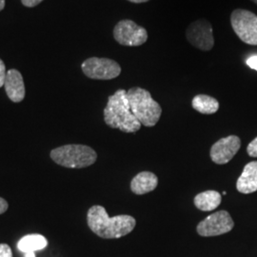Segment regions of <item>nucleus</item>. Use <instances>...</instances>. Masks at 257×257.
<instances>
[{"mask_svg":"<svg viewBox=\"0 0 257 257\" xmlns=\"http://www.w3.org/2000/svg\"><path fill=\"white\" fill-rule=\"evenodd\" d=\"M234 226L233 220L228 211H216L207 216L197 225V233L204 237L217 236L230 232Z\"/></svg>","mask_w":257,"mask_h":257,"instance_id":"obj_8","label":"nucleus"},{"mask_svg":"<svg viewBox=\"0 0 257 257\" xmlns=\"http://www.w3.org/2000/svg\"><path fill=\"white\" fill-rule=\"evenodd\" d=\"M81 68L87 77L97 80H110L121 74L120 65L109 58H88L83 62Z\"/></svg>","mask_w":257,"mask_h":257,"instance_id":"obj_6","label":"nucleus"},{"mask_svg":"<svg viewBox=\"0 0 257 257\" xmlns=\"http://www.w3.org/2000/svg\"><path fill=\"white\" fill-rule=\"evenodd\" d=\"M25 257H36V253L34 251H31V252H26L24 253Z\"/></svg>","mask_w":257,"mask_h":257,"instance_id":"obj_24","label":"nucleus"},{"mask_svg":"<svg viewBox=\"0 0 257 257\" xmlns=\"http://www.w3.org/2000/svg\"><path fill=\"white\" fill-rule=\"evenodd\" d=\"M5 7V0H0V11L4 9Z\"/></svg>","mask_w":257,"mask_h":257,"instance_id":"obj_25","label":"nucleus"},{"mask_svg":"<svg viewBox=\"0 0 257 257\" xmlns=\"http://www.w3.org/2000/svg\"><path fill=\"white\" fill-rule=\"evenodd\" d=\"M246 63H247V65H248L249 68H251V69L257 71V55L250 56L249 58L247 59V62H246Z\"/></svg>","mask_w":257,"mask_h":257,"instance_id":"obj_21","label":"nucleus"},{"mask_svg":"<svg viewBox=\"0 0 257 257\" xmlns=\"http://www.w3.org/2000/svg\"><path fill=\"white\" fill-rule=\"evenodd\" d=\"M230 24L236 36L246 44L257 45V16L248 10H234Z\"/></svg>","mask_w":257,"mask_h":257,"instance_id":"obj_5","label":"nucleus"},{"mask_svg":"<svg viewBox=\"0 0 257 257\" xmlns=\"http://www.w3.org/2000/svg\"><path fill=\"white\" fill-rule=\"evenodd\" d=\"M251 1H252V2H254L255 4H257V0H251Z\"/></svg>","mask_w":257,"mask_h":257,"instance_id":"obj_26","label":"nucleus"},{"mask_svg":"<svg viewBox=\"0 0 257 257\" xmlns=\"http://www.w3.org/2000/svg\"><path fill=\"white\" fill-rule=\"evenodd\" d=\"M247 153L250 157H257V138H254L247 147Z\"/></svg>","mask_w":257,"mask_h":257,"instance_id":"obj_17","label":"nucleus"},{"mask_svg":"<svg viewBox=\"0 0 257 257\" xmlns=\"http://www.w3.org/2000/svg\"><path fill=\"white\" fill-rule=\"evenodd\" d=\"M48 246L46 237L41 234H28L20 239L18 243V248L20 251L26 253L31 251L41 250Z\"/></svg>","mask_w":257,"mask_h":257,"instance_id":"obj_15","label":"nucleus"},{"mask_svg":"<svg viewBox=\"0 0 257 257\" xmlns=\"http://www.w3.org/2000/svg\"><path fill=\"white\" fill-rule=\"evenodd\" d=\"M193 109L202 114H213L219 109V102L207 94H197L193 98Z\"/></svg>","mask_w":257,"mask_h":257,"instance_id":"obj_16","label":"nucleus"},{"mask_svg":"<svg viewBox=\"0 0 257 257\" xmlns=\"http://www.w3.org/2000/svg\"><path fill=\"white\" fill-rule=\"evenodd\" d=\"M158 185V178L154 173L141 172L136 175L131 182L132 192L138 195L151 193L156 190Z\"/></svg>","mask_w":257,"mask_h":257,"instance_id":"obj_13","label":"nucleus"},{"mask_svg":"<svg viewBox=\"0 0 257 257\" xmlns=\"http://www.w3.org/2000/svg\"><path fill=\"white\" fill-rule=\"evenodd\" d=\"M241 146L240 138L236 136H230L221 138L216 143L212 145L211 149V160L215 164L224 165L229 163L237 154Z\"/></svg>","mask_w":257,"mask_h":257,"instance_id":"obj_10","label":"nucleus"},{"mask_svg":"<svg viewBox=\"0 0 257 257\" xmlns=\"http://www.w3.org/2000/svg\"><path fill=\"white\" fill-rule=\"evenodd\" d=\"M236 189L239 193H251L257 191V161L249 162L244 167V170L236 182Z\"/></svg>","mask_w":257,"mask_h":257,"instance_id":"obj_12","label":"nucleus"},{"mask_svg":"<svg viewBox=\"0 0 257 257\" xmlns=\"http://www.w3.org/2000/svg\"><path fill=\"white\" fill-rule=\"evenodd\" d=\"M5 91L10 99L15 103L21 102L25 97V85L22 74L18 70L11 69L6 74Z\"/></svg>","mask_w":257,"mask_h":257,"instance_id":"obj_11","label":"nucleus"},{"mask_svg":"<svg viewBox=\"0 0 257 257\" xmlns=\"http://www.w3.org/2000/svg\"><path fill=\"white\" fill-rule=\"evenodd\" d=\"M128 1L132 2V3L139 4V3H145V2H148V1H150V0H128Z\"/></svg>","mask_w":257,"mask_h":257,"instance_id":"obj_23","label":"nucleus"},{"mask_svg":"<svg viewBox=\"0 0 257 257\" xmlns=\"http://www.w3.org/2000/svg\"><path fill=\"white\" fill-rule=\"evenodd\" d=\"M0 257H13V251L9 245L0 244Z\"/></svg>","mask_w":257,"mask_h":257,"instance_id":"obj_18","label":"nucleus"},{"mask_svg":"<svg viewBox=\"0 0 257 257\" xmlns=\"http://www.w3.org/2000/svg\"><path fill=\"white\" fill-rule=\"evenodd\" d=\"M222 201V195L216 191H206L198 193L194 199L193 203L195 207L202 211H214Z\"/></svg>","mask_w":257,"mask_h":257,"instance_id":"obj_14","label":"nucleus"},{"mask_svg":"<svg viewBox=\"0 0 257 257\" xmlns=\"http://www.w3.org/2000/svg\"><path fill=\"white\" fill-rule=\"evenodd\" d=\"M87 223L92 232L104 239L125 236L132 232L137 225L136 219L128 214L110 217L105 208L99 205L92 206L89 209Z\"/></svg>","mask_w":257,"mask_h":257,"instance_id":"obj_1","label":"nucleus"},{"mask_svg":"<svg viewBox=\"0 0 257 257\" xmlns=\"http://www.w3.org/2000/svg\"><path fill=\"white\" fill-rule=\"evenodd\" d=\"M8 208H9L8 202H7L4 198L0 197V214H2V213H4L5 211H7Z\"/></svg>","mask_w":257,"mask_h":257,"instance_id":"obj_22","label":"nucleus"},{"mask_svg":"<svg viewBox=\"0 0 257 257\" xmlns=\"http://www.w3.org/2000/svg\"><path fill=\"white\" fill-rule=\"evenodd\" d=\"M127 98L132 112L141 125L156 126L161 117L162 108L152 97L151 92L140 87H134L127 91Z\"/></svg>","mask_w":257,"mask_h":257,"instance_id":"obj_3","label":"nucleus"},{"mask_svg":"<svg viewBox=\"0 0 257 257\" xmlns=\"http://www.w3.org/2000/svg\"><path fill=\"white\" fill-rule=\"evenodd\" d=\"M43 0H21L22 4L26 7H30V8H33V7H36L39 3H41Z\"/></svg>","mask_w":257,"mask_h":257,"instance_id":"obj_20","label":"nucleus"},{"mask_svg":"<svg viewBox=\"0 0 257 257\" xmlns=\"http://www.w3.org/2000/svg\"><path fill=\"white\" fill-rule=\"evenodd\" d=\"M113 37L120 45L138 47L145 44L148 40V32L135 21L124 19L119 21L113 29Z\"/></svg>","mask_w":257,"mask_h":257,"instance_id":"obj_7","label":"nucleus"},{"mask_svg":"<svg viewBox=\"0 0 257 257\" xmlns=\"http://www.w3.org/2000/svg\"><path fill=\"white\" fill-rule=\"evenodd\" d=\"M104 121L112 128H118L124 133H137L141 128V123L132 112L127 91L120 89L109 96L107 106L104 109Z\"/></svg>","mask_w":257,"mask_h":257,"instance_id":"obj_2","label":"nucleus"},{"mask_svg":"<svg viewBox=\"0 0 257 257\" xmlns=\"http://www.w3.org/2000/svg\"><path fill=\"white\" fill-rule=\"evenodd\" d=\"M6 67L4 62L0 59V88L4 86V83H5V78H6Z\"/></svg>","mask_w":257,"mask_h":257,"instance_id":"obj_19","label":"nucleus"},{"mask_svg":"<svg viewBox=\"0 0 257 257\" xmlns=\"http://www.w3.org/2000/svg\"><path fill=\"white\" fill-rule=\"evenodd\" d=\"M186 37L191 45L201 51H211L214 46L212 26L206 19L192 22L186 30Z\"/></svg>","mask_w":257,"mask_h":257,"instance_id":"obj_9","label":"nucleus"},{"mask_svg":"<svg viewBox=\"0 0 257 257\" xmlns=\"http://www.w3.org/2000/svg\"><path fill=\"white\" fill-rule=\"evenodd\" d=\"M51 158L56 164L70 168L82 169L95 163L96 152L89 146L71 144L54 149L51 152Z\"/></svg>","mask_w":257,"mask_h":257,"instance_id":"obj_4","label":"nucleus"}]
</instances>
